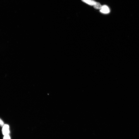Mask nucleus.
<instances>
[{
	"label": "nucleus",
	"mask_w": 139,
	"mask_h": 139,
	"mask_svg": "<svg viewBox=\"0 0 139 139\" xmlns=\"http://www.w3.org/2000/svg\"><path fill=\"white\" fill-rule=\"evenodd\" d=\"M2 132L4 136L9 135L10 132L9 127L8 125L5 124L3 126Z\"/></svg>",
	"instance_id": "f257e3e1"
},
{
	"label": "nucleus",
	"mask_w": 139,
	"mask_h": 139,
	"mask_svg": "<svg viewBox=\"0 0 139 139\" xmlns=\"http://www.w3.org/2000/svg\"><path fill=\"white\" fill-rule=\"evenodd\" d=\"M100 11L102 13L107 14L110 13V10L108 6L106 5H104L102 6Z\"/></svg>",
	"instance_id": "f03ea898"
},
{
	"label": "nucleus",
	"mask_w": 139,
	"mask_h": 139,
	"mask_svg": "<svg viewBox=\"0 0 139 139\" xmlns=\"http://www.w3.org/2000/svg\"><path fill=\"white\" fill-rule=\"evenodd\" d=\"M83 2L91 6H93L96 2L93 0H81Z\"/></svg>",
	"instance_id": "7ed1b4c3"
},
{
	"label": "nucleus",
	"mask_w": 139,
	"mask_h": 139,
	"mask_svg": "<svg viewBox=\"0 0 139 139\" xmlns=\"http://www.w3.org/2000/svg\"><path fill=\"white\" fill-rule=\"evenodd\" d=\"M102 6L101 4L99 2H96L95 4L93 6L95 9H100L101 8Z\"/></svg>",
	"instance_id": "20e7f679"
},
{
	"label": "nucleus",
	"mask_w": 139,
	"mask_h": 139,
	"mask_svg": "<svg viewBox=\"0 0 139 139\" xmlns=\"http://www.w3.org/2000/svg\"><path fill=\"white\" fill-rule=\"evenodd\" d=\"M3 139H11L9 135H6L4 137Z\"/></svg>",
	"instance_id": "39448f33"
},
{
	"label": "nucleus",
	"mask_w": 139,
	"mask_h": 139,
	"mask_svg": "<svg viewBox=\"0 0 139 139\" xmlns=\"http://www.w3.org/2000/svg\"><path fill=\"white\" fill-rule=\"evenodd\" d=\"M4 123L3 121L0 118V126H3L4 125Z\"/></svg>",
	"instance_id": "423d86ee"
}]
</instances>
